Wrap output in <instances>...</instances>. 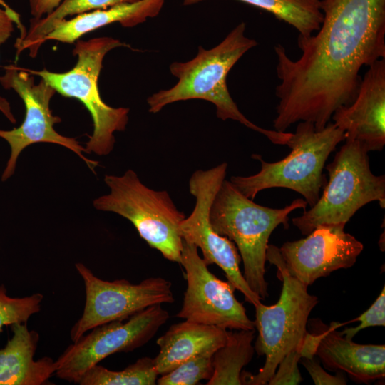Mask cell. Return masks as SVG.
Wrapping results in <instances>:
<instances>
[{
	"mask_svg": "<svg viewBox=\"0 0 385 385\" xmlns=\"http://www.w3.org/2000/svg\"><path fill=\"white\" fill-rule=\"evenodd\" d=\"M4 69V74L0 76V83L4 88L14 89L19 94L26 111L19 127L10 130H0V138L4 139L11 148L1 180L6 181L13 175L22 150L38 143L57 144L71 150L94 172L98 162L84 155L86 149L76 138L63 136L54 128V125L61 121V118L53 115L50 109V102L56 91L43 79L35 84L33 75L24 68L9 65Z\"/></svg>",
	"mask_w": 385,
	"mask_h": 385,
	"instance_id": "cell-10",
	"label": "cell"
},
{
	"mask_svg": "<svg viewBox=\"0 0 385 385\" xmlns=\"http://www.w3.org/2000/svg\"><path fill=\"white\" fill-rule=\"evenodd\" d=\"M63 0H29L31 14L33 19H40L43 16L53 12Z\"/></svg>",
	"mask_w": 385,
	"mask_h": 385,
	"instance_id": "cell-29",
	"label": "cell"
},
{
	"mask_svg": "<svg viewBox=\"0 0 385 385\" xmlns=\"http://www.w3.org/2000/svg\"><path fill=\"white\" fill-rule=\"evenodd\" d=\"M344 131L345 139L360 143L368 151H380L385 145V58L369 66L358 93L349 105L332 116Z\"/></svg>",
	"mask_w": 385,
	"mask_h": 385,
	"instance_id": "cell-15",
	"label": "cell"
},
{
	"mask_svg": "<svg viewBox=\"0 0 385 385\" xmlns=\"http://www.w3.org/2000/svg\"><path fill=\"white\" fill-rule=\"evenodd\" d=\"M0 111L9 119L12 123H16V119L11 113L9 103L4 98L0 96Z\"/></svg>",
	"mask_w": 385,
	"mask_h": 385,
	"instance_id": "cell-31",
	"label": "cell"
},
{
	"mask_svg": "<svg viewBox=\"0 0 385 385\" xmlns=\"http://www.w3.org/2000/svg\"><path fill=\"white\" fill-rule=\"evenodd\" d=\"M302 359L301 363L306 368L316 385H345L346 381L342 373L332 376L324 371L318 361L308 358Z\"/></svg>",
	"mask_w": 385,
	"mask_h": 385,
	"instance_id": "cell-28",
	"label": "cell"
},
{
	"mask_svg": "<svg viewBox=\"0 0 385 385\" xmlns=\"http://www.w3.org/2000/svg\"><path fill=\"white\" fill-rule=\"evenodd\" d=\"M305 200L299 198L283 208L260 205L225 180L212 203L209 219L215 231L234 242L243 262V276L260 299L268 297L265 280L266 252L270 237L279 225L288 227L289 214L302 208Z\"/></svg>",
	"mask_w": 385,
	"mask_h": 385,
	"instance_id": "cell-3",
	"label": "cell"
},
{
	"mask_svg": "<svg viewBox=\"0 0 385 385\" xmlns=\"http://www.w3.org/2000/svg\"><path fill=\"white\" fill-rule=\"evenodd\" d=\"M227 335V329L187 320L171 325L156 341L160 351L153 360L158 375L197 354L215 351L224 344Z\"/></svg>",
	"mask_w": 385,
	"mask_h": 385,
	"instance_id": "cell-18",
	"label": "cell"
},
{
	"mask_svg": "<svg viewBox=\"0 0 385 385\" xmlns=\"http://www.w3.org/2000/svg\"><path fill=\"white\" fill-rule=\"evenodd\" d=\"M245 23L241 22L215 47L207 50L200 46L194 58L170 64V71L178 81L173 87L148 98L149 112L156 113L168 104L180 101L202 99L215 106L217 116L221 120L238 121L264 135L274 144L287 145L291 133L267 130L252 123L239 110L228 91L227 77L230 71L257 44L245 36Z\"/></svg>",
	"mask_w": 385,
	"mask_h": 385,
	"instance_id": "cell-2",
	"label": "cell"
},
{
	"mask_svg": "<svg viewBox=\"0 0 385 385\" xmlns=\"http://www.w3.org/2000/svg\"><path fill=\"white\" fill-rule=\"evenodd\" d=\"M332 161L324 168L329 180L317 202L294 217L293 225L304 235L319 225H342L363 206L377 201L385 207V176L370 168L368 151L355 140L345 139Z\"/></svg>",
	"mask_w": 385,
	"mask_h": 385,
	"instance_id": "cell-6",
	"label": "cell"
},
{
	"mask_svg": "<svg viewBox=\"0 0 385 385\" xmlns=\"http://www.w3.org/2000/svg\"><path fill=\"white\" fill-rule=\"evenodd\" d=\"M255 329L227 331L225 342L213 354V373L207 385H241L242 369L252 359Z\"/></svg>",
	"mask_w": 385,
	"mask_h": 385,
	"instance_id": "cell-20",
	"label": "cell"
},
{
	"mask_svg": "<svg viewBox=\"0 0 385 385\" xmlns=\"http://www.w3.org/2000/svg\"><path fill=\"white\" fill-rule=\"evenodd\" d=\"M227 163L208 170L195 171L189 180L190 192L195 197L192 213L180 225L183 240L200 249L207 265L215 264L228 282L253 306L261 299L248 286L240 269L241 257L233 242L220 235L212 227L209 215L213 200L225 180Z\"/></svg>",
	"mask_w": 385,
	"mask_h": 385,
	"instance_id": "cell-11",
	"label": "cell"
},
{
	"mask_svg": "<svg viewBox=\"0 0 385 385\" xmlns=\"http://www.w3.org/2000/svg\"><path fill=\"white\" fill-rule=\"evenodd\" d=\"M158 374L154 360L142 357L120 371L109 370L98 364L81 378L80 385H154Z\"/></svg>",
	"mask_w": 385,
	"mask_h": 385,
	"instance_id": "cell-23",
	"label": "cell"
},
{
	"mask_svg": "<svg viewBox=\"0 0 385 385\" xmlns=\"http://www.w3.org/2000/svg\"><path fill=\"white\" fill-rule=\"evenodd\" d=\"M363 249L344 226L322 225L305 238L284 242L278 251L289 274L309 287L334 271L352 267Z\"/></svg>",
	"mask_w": 385,
	"mask_h": 385,
	"instance_id": "cell-14",
	"label": "cell"
},
{
	"mask_svg": "<svg viewBox=\"0 0 385 385\" xmlns=\"http://www.w3.org/2000/svg\"><path fill=\"white\" fill-rule=\"evenodd\" d=\"M205 0H183L188 6ZM265 10L292 26L300 36H309L319 30L323 20L320 0H237Z\"/></svg>",
	"mask_w": 385,
	"mask_h": 385,
	"instance_id": "cell-22",
	"label": "cell"
},
{
	"mask_svg": "<svg viewBox=\"0 0 385 385\" xmlns=\"http://www.w3.org/2000/svg\"><path fill=\"white\" fill-rule=\"evenodd\" d=\"M129 46L111 37H98L88 41H77L73 54L77 56L75 66L65 73H53L46 69H25L39 76L56 92L65 97L80 101L90 113L93 130L86 143V153L98 155H108L115 142L114 133L123 131L128 122L129 108H113L105 103L98 88V78L106 54L111 50Z\"/></svg>",
	"mask_w": 385,
	"mask_h": 385,
	"instance_id": "cell-8",
	"label": "cell"
},
{
	"mask_svg": "<svg viewBox=\"0 0 385 385\" xmlns=\"http://www.w3.org/2000/svg\"><path fill=\"white\" fill-rule=\"evenodd\" d=\"M301 358L300 349H295L288 353L279 362L267 384H299L303 380L298 368V362Z\"/></svg>",
	"mask_w": 385,
	"mask_h": 385,
	"instance_id": "cell-27",
	"label": "cell"
},
{
	"mask_svg": "<svg viewBox=\"0 0 385 385\" xmlns=\"http://www.w3.org/2000/svg\"><path fill=\"white\" fill-rule=\"evenodd\" d=\"M85 287L86 302L81 317L70 331L72 342L93 328L113 321L125 320L155 304L173 303L171 282L150 277L138 284L121 279L112 282L98 278L83 263H76Z\"/></svg>",
	"mask_w": 385,
	"mask_h": 385,
	"instance_id": "cell-12",
	"label": "cell"
},
{
	"mask_svg": "<svg viewBox=\"0 0 385 385\" xmlns=\"http://www.w3.org/2000/svg\"><path fill=\"white\" fill-rule=\"evenodd\" d=\"M345 323L333 322L323 329L316 355L332 371H344L354 381L369 384L385 376L384 344H361L346 339L337 329Z\"/></svg>",
	"mask_w": 385,
	"mask_h": 385,
	"instance_id": "cell-16",
	"label": "cell"
},
{
	"mask_svg": "<svg viewBox=\"0 0 385 385\" xmlns=\"http://www.w3.org/2000/svg\"><path fill=\"white\" fill-rule=\"evenodd\" d=\"M180 264L185 272L187 287L177 317L225 329H255L236 299L235 287L210 271L195 245L183 240Z\"/></svg>",
	"mask_w": 385,
	"mask_h": 385,
	"instance_id": "cell-13",
	"label": "cell"
},
{
	"mask_svg": "<svg viewBox=\"0 0 385 385\" xmlns=\"http://www.w3.org/2000/svg\"><path fill=\"white\" fill-rule=\"evenodd\" d=\"M15 19L12 12L0 8V46L11 36L14 30L13 22Z\"/></svg>",
	"mask_w": 385,
	"mask_h": 385,
	"instance_id": "cell-30",
	"label": "cell"
},
{
	"mask_svg": "<svg viewBox=\"0 0 385 385\" xmlns=\"http://www.w3.org/2000/svg\"><path fill=\"white\" fill-rule=\"evenodd\" d=\"M138 0H63L50 14L40 19H31L27 32L17 39L15 45L19 56L24 50L35 57L44 43V38L61 21L68 16L78 15L97 9H106L116 5L133 3Z\"/></svg>",
	"mask_w": 385,
	"mask_h": 385,
	"instance_id": "cell-21",
	"label": "cell"
},
{
	"mask_svg": "<svg viewBox=\"0 0 385 385\" xmlns=\"http://www.w3.org/2000/svg\"><path fill=\"white\" fill-rule=\"evenodd\" d=\"M266 260L276 266L282 288L274 304L267 306L260 302L254 305L255 328L258 332L255 351L265 356V361L256 374L242 371V384H267L282 359L290 351L300 349L307 332L309 315L319 302L308 292L307 285L289 274L277 246L268 245Z\"/></svg>",
	"mask_w": 385,
	"mask_h": 385,
	"instance_id": "cell-5",
	"label": "cell"
},
{
	"mask_svg": "<svg viewBox=\"0 0 385 385\" xmlns=\"http://www.w3.org/2000/svg\"><path fill=\"white\" fill-rule=\"evenodd\" d=\"M43 295L35 293L24 297H11L4 284L0 285V333L4 326L27 323L29 319L41 310Z\"/></svg>",
	"mask_w": 385,
	"mask_h": 385,
	"instance_id": "cell-25",
	"label": "cell"
},
{
	"mask_svg": "<svg viewBox=\"0 0 385 385\" xmlns=\"http://www.w3.org/2000/svg\"><path fill=\"white\" fill-rule=\"evenodd\" d=\"M13 335L0 349V385H44L56 371L48 356L34 359L39 334L26 323L11 324Z\"/></svg>",
	"mask_w": 385,
	"mask_h": 385,
	"instance_id": "cell-17",
	"label": "cell"
},
{
	"mask_svg": "<svg viewBox=\"0 0 385 385\" xmlns=\"http://www.w3.org/2000/svg\"><path fill=\"white\" fill-rule=\"evenodd\" d=\"M344 140V131L333 122L320 130H317L311 122H299L287 144L291 149L287 157L268 163L260 155L254 154L252 158L260 162V171L249 176H232L230 182L252 200L261 190L288 188L302 195L312 207L319 199L321 190L327 181L323 173L325 163Z\"/></svg>",
	"mask_w": 385,
	"mask_h": 385,
	"instance_id": "cell-4",
	"label": "cell"
},
{
	"mask_svg": "<svg viewBox=\"0 0 385 385\" xmlns=\"http://www.w3.org/2000/svg\"><path fill=\"white\" fill-rule=\"evenodd\" d=\"M169 317L161 304H155L125 320L113 321L93 328L73 342L55 361V375L78 384L91 367L106 357L130 352L147 344Z\"/></svg>",
	"mask_w": 385,
	"mask_h": 385,
	"instance_id": "cell-9",
	"label": "cell"
},
{
	"mask_svg": "<svg viewBox=\"0 0 385 385\" xmlns=\"http://www.w3.org/2000/svg\"><path fill=\"white\" fill-rule=\"evenodd\" d=\"M320 9L319 30L298 36L297 59H291L282 45L274 46L280 81L277 131L301 121L323 129L338 108L356 98L361 68L385 58V0H320Z\"/></svg>",
	"mask_w": 385,
	"mask_h": 385,
	"instance_id": "cell-1",
	"label": "cell"
},
{
	"mask_svg": "<svg viewBox=\"0 0 385 385\" xmlns=\"http://www.w3.org/2000/svg\"><path fill=\"white\" fill-rule=\"evenodd\" d=\"M215 351H206L183 362L170 372L160 375L159 385H195L209 380L213 373L212 356Z\"/></svg>",
	"mask_w": 385,
	"mask_h": 385,
	"instance_id": "cell-24",
	"label": "cell"
},
{
	"mask_svg": "<svg viewBox=\"0 0 385 385\" xmlns=\"http://www.w3.org/2000/svg\"><path fill=\"white\" fill-rule=\"evenodd\" d=\"M104 182L110 192L95 199L93 207L127 219L151 248L180 264L183 243L180 225L186 216L168 192L148 188L130 169L122 175H106Z\"/></svg>",
	"mask_w": 385,
	"mask_h": 385,
	"instance_id": "cell-7",
	"label": "cell"
},
{
	"mask_svg": "<svg viewBox=\"0 0 385 385\" xmlns=\"http://www.w3.org/2000/svg\"><path fill=\"white\" fill-rule=\"evenodd\" d=\"M165 0H138L106 9L84 12L60 21L44 38L62 43H72L85 34L96 29L119 22L124 27H133L148 18L158 15Z\"/></svg>",
	"mask_w": 385,
	"mask_h": 385,
	"instance_id": "cell-19",
	"label": "cell"
},
{
	"mask_svg": "<svg viewBox=\"0 0 385 385\" xmlns=\"http://www.w3.org/2000/svg\"><path fill=\"white\" fill-rule=\"evenodd\" d=\"M360 322L355 327H349L339 332L346 339L352 340L353 337L364 329L370 327L385 326V287L371 306L358 317L346 322Z\"/></svg>",
	"mask_w": 385,
	"mask_h": 385,
	"instance_id": "cell-26",
	"label": "cell"
}]
</instances>
